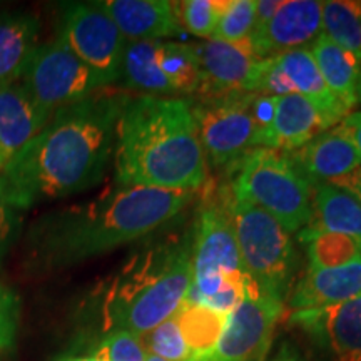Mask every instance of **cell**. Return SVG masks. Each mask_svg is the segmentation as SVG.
Masks as SVG:
<instances>
[{"label":"cell","mask_w":361,"mask_h":361,"mask_svg":"<svg viewBox=\"0 0 361 361\" xmlns=\"http://www.w3.org/2000/svg\"><path fill=\"white\" fill-rule=\"evenodd\" d=\"M231 192L273 216L288 233L305 229L314 216V186L290 152L256 149L233 166Z\"/></svg>","instance_id":"5b68a950"},{"label":"cell","mask_w":361,"mask_h":361,"mask_svg":"<svg viewBox=\"0 0 361 361\" xmlns=\"http://www.w3.org/2000/svg\"><path fill=\"white\" fill-rule=\"evenodd\" d=\"M310 52L328 89L350 114L358 104L356 87L361 69L360 59L323 34L311 44Z\"/></svg>","instance_id":"cb8c5ba5"},{"label":"cell","mask_w":361,"mask_h":361,"mask_svg":"<svg viewBox=\"0 0 361 361\" xmlns=\"http://www.w3.org/2000/svg\"><path fill=\"white\" fill-rule=\"evenodd\" d=\"M161 229L144 238L102 288L104 333L123 329L141 338L186 303L192 284L194 224Z\"/></svg>","instance_id":"277c9868"},{"label":"cell","mask_w":361,"mask_h":361,"mask_svg":"<svg viewBox=\"0 0 361 361\" xmlns=\"http://www.w3.org/2000/svg\"><path fill=\"white\" fill-rule=\"evenodd\" d=\"M116 186L194 192L209 179L191 102L129 96L116 130Z\"/></svg>","instance_id":"3957f363"},{"label":"cell","mask_w":361,"mask_h":361,"mask_svg":"<svg viewBox=\"0 0 361 361\" xmlns=\"http://www.w3.org/2000/svg\"><path fill=\"white\" fill-rule=\"evenodd\" d=\"M322 35V2L284 0L264 25L256 27L250 37L251 51L258 59L305 49Z\"/></svg>","instance_id":"9a60e30c"},{"label":"cell","mask_w":361,"mask_h":361,"mask_svg":"<svg viewBox=\"0 0 361 361\" xmlns=\"http://www.w3.org/2000/svg\"><path fill=\"white\" fill-rule=\"evenodd\" d=\"M141 341L146 353L164 361H189L191 358V351L184 341L176 314L142 335Z\"/></svg>","instance_id":"f546056e"},{"label":"cell","mask_w":361,"mask_h":361,"mask_svg":"<svg viewBox=\"0 0 361 361\" xmlns=\"http://www.w3.org/2000/svg\"><path fill=\"white\" fill-rule=\"evenodd\" d=\"M146 361H164V360H161V358H157V356H154V355H149L147 353Z\"/></svg>","instance_id":"f35d334b"},{"label":"cell","mask_w":361,"mask_h":361,"mask_svg":"<svg viewBox=\"0 0 361 361\" xmlns=\"http://www.w3.org/2000/svg\"><path fill=\"white\" fill-rule=\"evenodd\" d=\"M283 314V301L268 295L247 296L228 314L224 331L206 355L189 361H251L268 355L271 336Z\"/></svg>","instance_id":"7c38bea8"},{"label":"cell","mask_w":361,"mask_h":361,"mask_svg":"<svg viewBox=\"0 0 361 361\" xmlns=\"http://www.w3.org/2000/svg\"><path fill=\"white\" fill-rule=\"evenodd\" d=\"M57 37L97 75L104 87L119 82L128 40L99 2L67 4Z\"/></svg>","instance_id":"30bf717a"},{"label":"cell","mask_w":361,"mask_h":361,"mask_svg":"<svg viewBox=\"0 0 361 361\" xmlns=\"http://www.w3.org/2000/svg\"><path fill=\"white\" fill-rule=\"evenodd\" d=\"M52 114L39 106L20 82L0 89V159L7 164L42 130Z\"/></svg>","instance_id":"d6986e66"},{"label":"cell","mask_w":361,"mask_h":361,"mask_svg":"<svg viewBox=\"0 0 361 361\" xmlns=\"http://www.w3.org/2000/svg\"><path fill=\"white\" fill-rule=\"evenodd\" d=\"M338 128L348 135V139L353 142L356 151H358V154L361 156V111L350 112V114L338 124Z\"/></svg>","instance_id":"836d02e7"},{"label":"cell","mask_w":361,"mask_h":361,"mask_svg":"<svg viewBox=\"0 0 361 361\" xmlns=\"http://www.w3.org/2000/svg\"><path fill=\"white\" fill-rule=\"evenodd\" d=\"M19 82L39 106L51 112L107 89L59 37L35 47Z\"/></svg>","instance_id":"8fae6325"},{"label":"cell","mask_w":361,"mask_h":361,"mask_svg":"<svg viewBox=\"0 0 361 361\" xmlns=\"http://www.w3.org/2000/svg\"><path fill=\"white\" fill-rule=\"evenodd\" d=\"M290 322L303 329L328 361H361V293L324 308L291 311Z\"/></svg>","instance_id":"4fadbf2b"},{"label":"cell","mask_w":361,"mask_h":361,"mask_svg":"<svg viewBox=\"0 0 361 361\" xmlns=\"http://www.w3.org/2000/svg\"><path fill=\"white\" fill-rule=\"evenodd\" d=\"M229 211L247 278L263 295L284 301L296 269L291 234L261 207L234 196L231 189Z\"/></svg>","instance_id":"52a82bcc"},{"label":"cell","mask_w":361,"mask_h":361,"mask_svg":"<svg viewBox=\"0 0 361 361\" xmlns=\"http://www.w3.org/2000/svg\"><path fill=\"white\" fill-rule=\"evenodd\" d=\"M278 361H296V360L291 358V356H281Z\"/></svg>","instance_id":"ab89813d"},{"label":"cell","mask_w":361,"mask_h":361,"mask_svg":"<svg viewBox=\"0 0 361 361\" xmlns=\"http://www.w3.org/2000/svg\"><path fill=\"white\" fill-rule=\"evenodd\" d=\"M245 273L229 211V189H218L201 206L194 223L192 284L189 303L202 305L229 274Z\"/></svg>","instance_id":"9c48e42d"},{"label":"cell","mask_w":361,"mask_h":361,"mask_svg":"<svg viewBox=\"0 0 361 361\" xmlns=\"http://www.w3.org/2000/svg\"><path fill=\"white\" fill-rule=\"evenodd\" d=\"M191 109L207 159L218 168H233L250 152L263 147L273 116V97L246 92L197 97Z\"/></svg>","instance_id":"8992f818"},{"label":"cell","mask_w":361,"mask_h":361,"mask_svg":"<svg viewBox=\"0 0 361 361\" xmlns=\"http://www.w3.org/2000/svg\"><path fill=\"white\" fill-rule=\"evenodd\" d=\"M22 213L13 202L6 179L0 174V266L6 261L22 229Z\"/></svg>","instance_id":"1f68e13d"},{"label":"cell","mask_w":361,"mask_h":361,"mask_svg":"<svg viewBox=\"0 0 361 361\" xmlns=\"http://www.w3.org/2000/svg\"><path fill=\"white\" fill-rule=\"evenodd\" d=\"M331 129L310 101L298 92L273 97V116L264 133V149L295 152Z\"/></svg>","instance_id":"e0dca14e"},{"label":"cell","mask_w":361,"mask_h":361,"mask_svg":"<svg viewBox=\"0 0 361 361\" xmlns=\"http://www.w3.org/2000/svg\"><path fill=\"white\" fill-rule=\"evenodd\" d=\"M4 166H6V162H4L2 159H0V173H2V169H4Z\"/></svg>","instance_id":"b9f144b4"},{"label":"cell","mask_w":361,"mask_h":361,"mask_svg":"<svg viewBox=\"0 0 361 361\" xmlns=\"http://www.w3.org/2000/svg\"><path fill=\"white\" fill-rule=\"evenodd\" d=\"M40 20L32 13L0 16V89L19 82L37 47Z\"/></svg>","instance_id":"44dd1931"},{"label":"cell","mask_w":361,"mask_h":361,"mask_svg":"<svg viewBox=\"0 0 361 361\" xmlns=\"http://www.w3.org/2000/svg\"><path fill=\"white\" fill-rule=\"evenodd\" d=\"M279 6H281V2H278V0H273V2H269V0H256L255 29H256V27L264 25L266 22H268L271 17L274 16V12L278 11ZM255 29H252V30H255Z\"/></svg>","instance_id":"e575fe53"},{"label":"cell","mask_w":361,"mask_h":361,"mask_svg":"<svg viewBox=\"0 0 361 361\" xmlns=\"http://www.w3.org/2000/svg\"><path fill=\"white\" fill-rule=\"evenodd\" d=\"M322 34L361 62V2H322Z\"/></svg>","instance_id":"484cf974"},{"label":"cell","mask_w":361,"mask_h":361,"mask_svg":"<svg viewBox=\"0 0 361 361\" xmlns=\"http://www.w3.org/2000/svg\"><path fill=\"white\" fill-rule=\"evenodd\" d=\"M104 12L126 40H164L183 32L178 20V2L168 0H104Z\"/></svg>","instance_id":"ac0fdd59"},{"label":"cell","mask_w":361,"mask_h":361,"mask_svg":"<svg viewBox=\"0 0 361 361\" xmlns=\"http://www.w3.org/2000/svg\"><path fill=\"white\" fill-rule=\"evenodd\" d=\"M256 22V0H226L213 39L229 44H250Z\"/></svg>","instance_id":"83f0119b"},{"label":"cell","mask_w":361,"mask_h":361,"mask_svg":"<svg viewBox=\"0 0 361 361\" xmlns=\"http://www.w3.org/2000/svg\"><path fill=\"white\" fill-rule=\"evenodd\" d=\"M301 239L306 241L310 268L329 269L346 266L361 258L358 246L350 238L336 233L301 231Z\"/></svg>","instance_id":"4316f807"},{"label":"cell","mask_w":361,"mask_h":361,"mask_svg":"<svg viewBox=\"0 0 361 361\" xmlns=\"http://www.w3.org/2000/svg\"><path fill=\"white\" fill-rule=\"evenodd\" d=\"M128 99L126 90L107 87L54 111L0 173L16 206L25 211L97 186L114 161L117 123Z\"/></svg>","instance_id":"6da1fadb"},{"label":"cell","mask_w":361,"mask_h":361,"mask_svg":"<svg viewBox=\"0 0 361 361\" xmlns=\"http://www.w3.org/2000/svg\"><path fill=\"white\" fill-rule=\"evenodd\" d=\"M56 361H102L96 353L85 355V356H64V358H59Z\"/></svg>","instance_id":"8d00e7d4"},{"label":"cell","mask_w":361,"mask_h":361,"mask_svg":"<svg viewBox=\"0 0 361 361\" xmlns=\"http://www.w3.org/2000/svg\"><path fill=\"white\" fill-rule=\"evenodd\" d=\"M264 358H266V355H261V356H258V358H255V360H251V361H264Z\"/></svg>","instance_id":"60d3db41"},{"label":"cell","mask_w":361,"mask_h":361,"mask_svg":"<svg viewBox=\"0 0 361 361\" xmlns=\"http://www.w3.org/2000/svg\"><path fill=\"white\" fill-rule=\"evenodd\" d=\"M176 319L191 351V358H196L214 348L224 331L228 314L219 313L206 305L186 301L176 313Z\"/></svg>","instance_id":"d4e9b609"},{"label":"cell","mask_w":361,"mask_h":361,"mask_svg":"<svg viewBox=\"0 0 361 361\" xmlns=\"http://www.w3.org/2000/svg\"><path fill=\"white\" fill-rule=\"evenodd\" d=\"M336 188L343 189L345 192H348L350 196H353L356 201L361 204V168L358 171H355L350 178H346L343 183L338 184Z\"/></svg>","instance_id":"d590c367"},{"label":"cell","mask_w":361,"mask_h":361,"mask_svg":"<svg viewBox=\"0 0 361 361\" xmlns=\"http://www.w3.org/2000/svg\"><path fill=\"white\" fill-rule=\"evenodd\" d=\"M20 319L19 298L11 288L0 284V356L12 348Z\"/></svg>","instance_id":"d6a6232c"},{"label":"cell","mask_w":361,"mask_h":361,"mask_svg":"<svg viewBox=\"0 0 361 361\" xmlns=\"http://www.w3.org/2000/svg\"><path fill=\"white\" fill-rule=\"evenodd\" d=\"M191 201L192 192L114 186L94 200L35 221L27 233L24 261L37 271L82 263L151 236Z\"/></svg>","instance_id":"7a4b0ae2"},{"label":"cell","mask_w":361,"mask_h":361,"mask_svg":"<svg viewBox=\"0 0 361 361\" xmlns=\"http://www.w3.org/2000/svg\"><path fill=\"white\" fill-rule=\"evenodd\" d=\"M226 0H184L178 2V20L183 30L204 40L213 39Z\"/></svg>","instance_id":"f1b7e54d"},{"label":"cell","mask_w":361,"mask_h":361,"mask_svg":"<svg viewBox=\"0 0 361 361\" xmlns=\"http://www.w3.org/2000/svg\"><path fill=\"white\" fill-rule=\"evenodd\" d=\"M201 71L197 97L226 94H255L261 59L252 54L250 44H229L218 39L194 44Z\"/></svg>","instance_id":"5bb4252c"},{"label":"cell","mask_w":361,"mask_h":361,"mask_svg":"<svg viewBox=\"0 0 361 361\" xmlns=\"http://www.w3.org/2000/svg\"><path fill=\"white\" fill-rule=\"evenodd\" d=\"M96 355L102 361H146L147 356L141 338L123 329L104 333Z\"/></svg>","instance_id":"4dcf8cb0"},{"label":"cell","mask_w":361,"mask_h":361,"mask_svg":"<svg viewBox=\"0 0 361 361\" xmlns=\"http://www.w3.org/2000/svg\"><path fill=\"white\" fill-rule=\"evenodd\" d=\"M119 82L146 96H196L201 85L196 49L176 40H128Z\"/></svg>","instance_id":"ba28073f"},{"label":"cell","mask_w":361,"mask_h":361,"mask_svg":"<svg viewBox=\"0 0 361 361\" xmlns=\"http://www.w3.org/2000/svg\"><path fill=\"white\" fill-rule=\"evenodd\" d=\"M361 293V258L340 268H308L290 300L293 311L324 308L348 301Z\"/></svg>","instance_id":"ffe728a7"},{"label":"cell","mask_w":361,"mask_h":361,"mask_svg":"<svg viewBox=\"0 0 361 361\" xmlns=\"http://www.w3.org/2000/svg\"><path fill=\"white\" fill-rule=\"evenodd\" d=\"M356 97H358V104H361V69H360V78H358V87H356Z\"/></svg>","instance_id":"74e56055"},{"label":"cell","mask_w":361,"mask_h":361,"mask_svg":"<svg viewBox=\"0 0 361 361\" xmlns=\"http://www.w3.org/2000/svg\"><path fill=\"white\" fill-rule=\"evenodd\" d=\"M290 156L313 186H338L361 168V156L338 126L316 135L306 146L290 152Z\"/></svg>","instance_id":"2e32d148"},{"label":"cell","mask_w":361,"mask_h":361,"mask_svg":"<svg viewBox=\"0 0 361 361\" xmlns=\"http://www.w3.org/2000/svg\"><path fill=\"white\" fill-rule=\"evenodd\" d=\"M313 207V221L306 226V231L343 234L361 252V204L353 196L331 184H316Z\"/></svg>","instance_id":"603a6c76"},{"label":"cell","mask_w":361,"mask_h":361,"mask_svg":"<svg viewBox=\"0 0 361 361\" xmlns=\"http://www.w3.org/2000/svg\"><path fill=\"white\" fill-rule=\"evenodd\" d=\"M274 59L296 92L313 104L316 111L326 119L331 128H335L348 116L345 107L328 89L310 49H298V51L281 54Z\"/></svg>","instance_id":"7402d4cb"}]
</instances>
